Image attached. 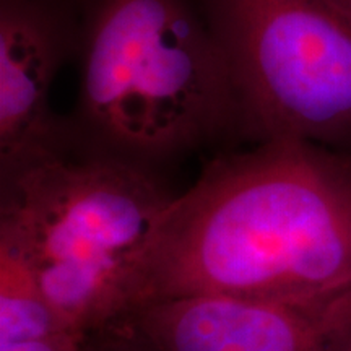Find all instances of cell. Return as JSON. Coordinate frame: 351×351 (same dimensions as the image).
Masks as SVG:
<instances>
[{"mask_svg": "<svg viewBox=\"0 0 351 351\" xmlns=\"http://www.w3.org/2000/svg\"><path fill=\"white\" fill-rule=\"evenodd\" d=\"M122 317L160 351H351V288L296 300L169 298Z\"/></svg>", "mask_w": 351, "mask_h": 351, "instance_id": "obj_5", "label": "cell"}, {"mask_svg": "<svg viewBox=\"0 0 351 351\" xmlns=\"http://www.w3.org/2000/svg\"><path fill=\"white\" fill-rule=\"evenodd\" d=\"M326 2L351 26V0H326Z\"/></svg>", "mask_w": 351, "mask_h": 351, "instance_id": "obj_9", "label": "cell"}, {"mask_svg": "<svg viewBox=\"0 0 351 351\" xmlns=\"http://www.w3.org/2000/svg\"><path fill=\"white\" fill-rule=\"evenodd\" d=\"M78 116L103 153L145 166L239 129L213 26L187 0H98L83 36Z\"/></svg>", "mask_w": 351, "mask_h": 351, "instance_id": "obj_3", "label": "cell"}, {"mask_svg": "<svg viewBox=\"0 0 351 351\" xmlns=\"http://www.w3.org/2000/svg\"><path fill=\"white\" fill-rule=\"evenodd\" d=\"M239 129L351 152V26L326 0H208Z\"/></svg>", "mask_w": 351, "mask_h": 351, "instance_id": "obj_4", "label": "cell"}, {"mask_svg": "<svg viewBox=\"0 0 351 351\" xmlns=\"http://www.w3.org/2000/svg\"><path fill=\"white\" fill-rule=\"evenodd\" d=\"M346 288L351 152L276 138L210 161L174 197L132 309L182 296L296 300Z\"/></svg>", "mask_w": 351, "mask_h": 351, "instance_id": "obj_1", "label": "cell"}, {"mask_svg": "<svg viewBox=\"0 0 351 351\" xmlns=\"http://www.w3.org/2000/svg\"><path fill=\"white\" fill-rule=\"evenodd\" d=\"M82 351H160L129 320L119 317L83 337Z\"/></svg>", "mask_w": 351, "mask_h": 351, "instance_id": "obj_8", "label": "cell"}, {"mask_svg": "<svg viewBox=\"0 0 351 351\" xmlns=\"http://www.w3.org/2000/svg\"><path fill=\"white\" fill-rule=\"evenodd\" d=\"M0 181V254L28 271L65 326L85 337L129 313L176 197L150 169L64 150Z\"/></svg>", "mask_w": 351, "mask_h": 351, "instance_id": "obj_2", "label": "cell"}, {"mask_svg": "<svg viewBox=\"0 0 351 351\" xmlns=\"http://www.w3.org/2000/svg\"><path fill=\"white\" fill-rule=\"evenodd\" d=\"M70 49V29L46 0L0 5V173L67 150L51 90Z\"/></svg>", "mask_w": 351, "mask_h": 351, "instance_id": "obj_6", "label": "cell"}, {"mask_svg": "<svg viewBox=\"0 0 351 351\" xmlns=\"http://www.w3.org/2000/svg\"><path fill=\"white\" fill-rule=\"evenodd\" d=\"M82 341L28 271L0 254V351H82Z\"/></svg>", "mask_w": 351, "mask_h": 351, "instance_id": "obj_7", "label": "cell"}]
</instances>
